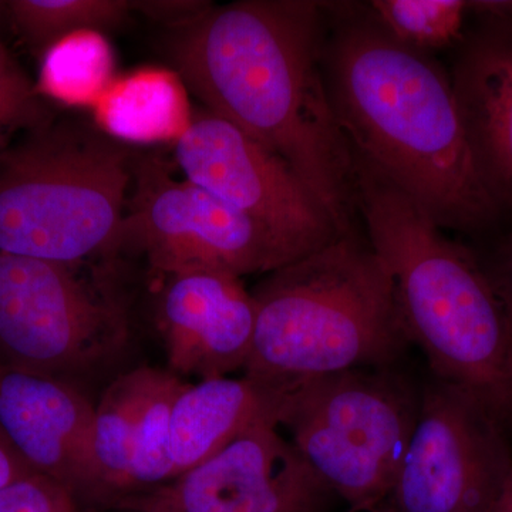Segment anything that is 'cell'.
Listing matches in <instances>:
<instances>
[{
  "mask_svg": "<svg viewBox=\"0 0 512 512\" xmlns=\"http://www.w3.org/2000/svg\"><path fill=\"white\" fill-rule=\"evenodd\" d=\"M323 2L239 0L170 29L165 52L204 109L296 174L340 235L363 232L355 160L322 73Z\"/></svg>",
  "mask_w": 512,
  "mask_h": 512,
  "instance_id": "cell-1",
  "label": "cell"
},
{
  "mask_svg": "<svg viewBox=\"0 0 512 512\" xmlns=\"http://www.w3.org/2000/svg\"><path fill=\"white\" fill-rule=\"evenodd\" d=\"M323 12V80L353 156L444 231L474 245L503 232L447 67L393 39L366 2H323Z\"/></svg>",
  "mask_w": 512,
  "mask_h": 512,
  "instance_id": "cell-2",
  "label": "cell"
},
{
  "mask_svg": "<svg viewBox=\"0 0 512 512\" xmlns=\"http://www.w3.org/2000/svg\"><path fill=\"white\" fill-rule=\"evenodd\" d=\"M355 160L363 232L392 278L410 345L429 376L476 397L512 437V319L476 249Z\"/></svg>",
  "mask_w": 512,
  "mask_h": 512,
  "instance_id": "cell-3",
  "label": "cell"
},
{
  "mask_svg": "<svg viewBox=\"0 0 512 512\" xmlns=\"http://www.w3.org/2000/svg\"><path fill=\"white\" fill-rule=\"evenodd\" d=\"M251 293L254 340L242 376L268 396L320 376L399 365L412 346L392 278L365 232L269 272Z\"/></svg>",
  "mask_w": 512,
  "mask_h": 512,
  "instance_id": "cell-4",
  "label": "cell"
},
{
  "mask_svg": "<svg viewBox=\"0 0 512 512\" xmlns=\"http://www.w3.org/2000/svg\"><path fill=\"white\" fill-rule=\"evenodd\" d=\"M140 154L80 117L0 150V252L59 264L113 259Z\"/></svg>",
  "mask_w": 512,
  "mask_h": 512,
  "instance_id": "cell-5",
  "label": "cell"
},
{
  "mask_svg": "<svg viewBox=\"0 0 512 512\" xmlns=\"http://www.w3.org/2000/svg\"><path fill=\"white\" fill-rule=\"evenodd\" d=\"M424 380L403 363L316 377L268 396L278 429L346 510L373 512L397 476Z\"/></svg>",
  "mask_w": 512,
  "mask_h": 512,
  "instance_id": "cell-6",
  "label": "cell"
},
{
  "mask_svg": "<svg viewBox=\"0 0 512 512\" xmlns=\"http://www.w3.org/2000/svg\"><path fill=\"white\" fill-rule=\"evenodd\" d=\"M116 259L59 264L0 252V366L74 383L130 340Z\"/></svg>",
  "mask_w": 512,
  "mask_h": 512,
  "instance_id": "cell-7",
  "label": "cell"
},
{
  "mask_svg": "<svg viewBox=\"0 0 512 512\" xmlns=\"http://www.w3.org/2000/svg\"><path fill=\"white\" fill-rule=\"evenodd\" d=\"M124 252L146 256L161 276L217 268L239 278L266 275L308 255L185 178L177 180L158 156L138 161L113 258Z\"/></svg>",
  "mask_w": 512,
  "mask_h": 512,
  "instance_id": "cell-8",
  "label": "cell"
},
{
  "mask_svg": "<svg viewBox=\"0 0 512 512\" xmlns=\"http://www.w3.org/2000/svg\"><path fill=\"white\" fill-rule=\"evenodd\" d=\"M512 467V437L466 390L427 377L392 488L373 512H490Z\"/></svg>",
  "mask_w": 512,
  "mask_h": 512,
  "instance_id": "cell-9",
  "label": "cell"
},
{
  "mask_svg": "<svg viewBox=\"0 0 512 512\" xmlns=\"http://www.w3.org/2000/svg\"><path fill=\"white\" fill-rule=\"evenodd\" d=\"M174 160L185 180L303 254L340 235L281 158L211 111H194L190 127L174 144Z\"/></svg>",
  "mask_w": 512,
  "mask_h": 512,
  "instance_id": "cell-10",
  "label": "cell"
},
{
  "mask_svg": "<svg viewBox=\"0 0 512 512\" xmlns=\"http://www.w3.org/2000/svg\"><path fill=\"white\" fill-rule=\"evenodd\" d=\"M338 498L264 417L217 456L138 501L154 512H332Z\"/></svg>",
  "mask_w": 512,
  "mask_h": 512,
  "instance_id": "cell-11",
  "label": "cell"
},
{
  "mask_svg": "<svg viewBox=\"0 0 512 512\" xmlns=\"http://www.w3.org/2000/svg\"><path fill=\"white\" fill-rule=\"evenodd\" d=\"M451 84L474 160L512 227V0L470 2V18L451 50Z\"/></svg>",
  "mask_w": 512,
  "mask_h": 512,
  "instance_id": "cell-12",
  "label": "cell"
},
{
  "mask_svg": "<svg viewBox=\"0 0 512 512\" xmlns=\"http://www.w3.org/2000/svg\"><path fill=\"white\" fill-rule=\"evenodd\" d=\"M93 420L94 404L76 384L0 366V430L36 474L64 485L77 503H100Z\"/></svg>",
  "mask_w": 512,
  "mask_h": 512,
  "instance_id": "cell-13",
  "label": "cell"
},
{
  "mask_svg": "<svg viewBox=\"0 0 512 512\" xmlns=\"http://www.w3.org/2000/svg\"><path fill=\"white\" fill-rule=\"evenodd\" d=\"M163 278L158 328L170 372L200 380L242 372L255 330L254 298L242 278L217 268Z\"/></svg>",
  "mask_w": 512,
  "mask_h": 512,
  "instance_id": "cell-14",
  "label": "cell"
},
{
  "mask_svg": "<svg viewBox=\"0 0 512 512\" xmlns=\"http://www.w3.org/2000/svg\"><path fill=\"white\" fill-rule=\"evenodd\" d=\"M264 417H274L271 400L247 377H212L185 384L170 421L174 480L217 456Z\"/></svg>",
  "mask_w": 512,
  "mask_h": 512,
  "instance_id": "cell-15",
  "label": "cell"
},
{
  "mask_svg": "<svg viewBox=\"0 0 512 512\" xmlns=\"http://www.w3.org/2000/svg\"><path fill=\"white\" fill-rule=\"evenodd\" d=\"M188 93L174 69L144 67L116 77L93 107V123L126 146L175 144L194 119Z\"/></svg>",
  "mask_w": 512,
  "mask_h": 512,
  "instance_id": "cell-16",
  "label": "cell"
},
{
  "mask_svg": "<svg viewBox=\"0 0 512 512\" xmlns=\"http://www.w3.org/2000/svg\"><path fill=\"white\" fill-rule=\"evenodd\" d=\"M113 46L99 30H79L42 53L37 93L73 109H93L116 80Z\"/></svg>",
  "mask_w": 512,
  "mask_h": 512,
  "instance_id": "cell-17",
  "label": "cell"
},
{
  "mask_svg": "<svg viewBox=\"0 0 512 512\" xmlns=\"http://www.w3.org/2000/svg\"><path fill=\"white\" fill-rule=\"evenodd\" d=\"M146 367L117 377L94 406L93 458L100 484V503L123 501L130 494L134 434Z\"/></svg>",
  "mask_w": 512,
  "mask_h": 512,
  "instance_id": "cell-18",
  "label": "cell"
},
{
  "mask_svg": "<svg viewBox=\"0 0 512 512\" xmlns=\"http://www.w3.org/2000/svg\"><path fill=\"white\" fill-rule=\"evenodd\" d=\"M185 384L170 370L146 367L131 457L130 493L150 488L156 493L173 483L170 421L175 400L183 392Z\"/></svg>",
  "mask_w": 512,
  "mask_h": 512,
  "instance_id": "cell-19",
  "label": "cell"
},
{
  "mask_svg": "<svg viewBox=\"0 0 512 512\" xmlns=\"http://www.w3.org/2000/svg\"><path fill=\"white\" fill-rule=\"evenodd\" d=\"M6 8L13 28L40 55L70 33H104L134 13L133 0H13Z\"/></svg>",
  "mask_w": 512,
  "mask_h": 512,
  "instance_id": "cell-20",
  "label": "cell"
},
{
  "mask_svg": "<svg viewBox=\"0 0 512 512\" xmlns=\"http://www.w3.org/2000/svg\"><path fill=\"white\" fill-rule=\"evenodd\" d=\"M377 22L393 39L424 55L453 50L470 18L466 0H370Z\"/></svg>",
  "mask_w": 512,
  "mask_h": 512,
  "instance_id": "cell-21",
  "label": "cell"
},
{
  "mask_svg": "<svg viewBox=\"0 0 512 512\" xmlns=\"http://www.w3.org/2000/svg\"><path fill=\"white\" fill-rule=\"evenodd\" d=\"M36 83L0 43V150L55 119Z\"/></svg>",
  "mask_w": 512,
  "mask_h": 512,
  "instance_id": "cell-22",
  "label": "cell"
},
{
  "mask_svg": "<svg viewBox=\"0 0 512 512\" xmlns=\"http://www.w3.org/2000/svg\"><path fill=\"white\" fill-rule=\"evenodd\" d=\"M0 512H79V503L64 485L32 474L0 490Z\"/></svg>",
  "mask_w": 512,
  "mask_h": 512,
  "instance_id": "cell-23",
  "label": "cell"
},
{
  "mask_svg": "<svg viewBox=\"0 0 512 512\" xmlns=\"http://www.w3.org/2000/svg\"><path fill=\"white\" fill-rule=\"evenodd\" d=\"M473 248L512 319V227Z\"/></svg>",
  "mask_w": 512,
  "mask_h": 512,
  "instance_id": "cell-24",
  "label": "cell"
},
{
  "mask_svg": "<svg viewBox=\"0 0 512 512\" xmlns=\"http://www.w3.org/2000/svg\"><path fill=\"white\" fill-rule=\"evenodd\" d=\"M211 5L210 2H195V0H133L134 12L163 23L168 26V29L178 28L191 22Z\"/></svg>",
  "mask_w": 512,
  "mask_h": 512,
  "instance_id": "cell-25",
  "label": "cell"
},
{
  "mask_svg": "<svg viewBox=\"0 0 512 512\" xmlns=\"http://www.w3.org/2000/svg\"><path fill=\"white\" fill-rule=\"evenodd\" d=\"M32 474H36L35 471L20 457L8 437L0 430V490Z\"/></svg>",
  "mask_w": 512,
  "mask_h": 512,
  "instance_id": "cell-26",
  "label": "cell"
},
{
  "mask_svg": "<svg viewBox=\"0 0 512 512\" xmlns=\"http://www.w3.org/2000/svg\"><path fill=\"white\" fill-rule=\"evenodd\" d=\"M490 512H512V467L507 480H505L500 497L497 498Z\"/></svg>",
  "mask_w": 512,
  "mask_h": 512,
  "instance_id": "cell-27",
  "label": "cell"
},
{
  "mask_svg": "<svg viewBox=\"0 0 512 512\" xmlns=\"http://www.w3.org/2000/svg\"><path fill=\"white\" fill-rule=\"evenodd\" d=\"M343 512H355V511L346 510V511H343Z\"/></svg>",
  "mask_w": 512,
  "mask_h": 512,
  "instance_id": "cell-28",
  "label": "cell"
},
{
  "mask_svg": "<svg viewBox=\"0 0 512 512\" xmlns=\"http://www.w3.org/2000/svg\"><path fill=\"white\" fill-rule=\"evenodd\" d=\"M141 512H154V511H141Z\"/></svg>",
  "mask_w": 512,
  "mask_h": 512,
  "instance_id": "cell-29",
  "label": "cell"
}]
</instances>
